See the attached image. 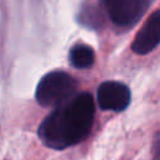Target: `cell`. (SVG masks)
Returning a JSON list of instances; mask_svg holds the SVG:
<instances>
[{"label":"cell","mask_w":160,"mask_h":160,"mask_svg":"<svg viewBox=\"0 0 160 160\" xmlns=\"http://www.w3.org/2000/svg\"><path fill=\"white\" fill-rule=\"evenodd\" d=\"M160 44V9L155 10L138 31L131 44L134 52L145 55Z\"/></svg>","instance_id":"5b68a950"},{"label":"cell","mask_w":160,"mask_h":160,"mask_svg":"<svg viewBox=\"0 0 160 160\" xmlns=\"http://www.w3.org/2000/svg\"><path fill=\"white\" fill-rule=\"evenodd\" d=\"M76 80L64 71H51L41 78L35 98L42 106H60L75 96Z\"/></svg>","instance_id":"7a4b0ae2"},{"label":"cell","mask_w":160,"mask_h":160,"mask_svg":"<svg viewBox=\"0 0 160 160\" xmlns=\"http://www.w3.org/2000/svg\"><path fill=\"white\" fill-rule=\"evenodd\" d=\"M98 104L102 110L122 111L130 104V90L126 85L118 81L102 82L96 92Z\"/></svg>","instance_id":"277c9868"},{"label":"cell","mask_w":160,"mask_h":160,"mask_svg":"<svg viewBox=\"0 0 160 160\" xmlns=\"http://www.w3.org/2000/svg\"><path fill=\"white\" fill-rule=\"evenodd\" d=\"M151 0H102L111 21L119 26H132L149 8Z\"/></svg>","instance_id":"3957f363"},{"label":"cell","mask_w":160,"mask_h":160,"mask_svg":"<svg viewBox=\"0 0 160 160\" xmlns=\"http://www.w3.org/2000/svg\"><path fill=\"white\" fill-rule=\"evenodd\" d=\"M95 115L94 98L80 92L55 108L40 124L38 135L51 149L62 150L82 141L90 132Z\"/></svg>","instance_id":"6da1fadb"},{"label":"cell","mask_w":160,"mask_h":160,"mask_svg":"<svg viewBox=\"0 0 160 160\" xmlns=\"http://www.w3.org/2000/svg\"><path fill=\"white\" fill-rule=\"evenodd\" d=\"M152 160H160V131L155 135V139H154Z\"/></svg>","instance_id":"52a82bcc"},{"label":"cell","mask_w":160,"mask_h":160,"mask_svg":"<svg viewBox=\"0 0 160 160\" xmlns=\"http://www.w3.org/2000/svg\"><path fill=\"white\" fill-rule=\"evenodd\" d=\"M94 50L85 44L74 45L70 50V62L78 69H88L94 64Z\"/></svg>","instance_id":"8992f818"}]
</instances>
